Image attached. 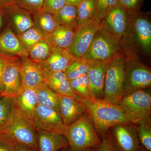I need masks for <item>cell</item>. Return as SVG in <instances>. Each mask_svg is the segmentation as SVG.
Wrapping results in <instances>:
<instances>
[{"instance_id": "cell-1", "label": "cell", "mask_w": 151, "mask_h": 151, "mask_svg": "<svg viewBox=\"0 0 151 151\" xmlns=\"http://www.w3.org/2000/svg\"><path fill=\"white\" fill-rule=\"evenodd\" d=\"M81 102L86 106V112L90 115L96 132L102 140L109 129L114 126L134 124L131 117L118 104L94 98H82Z\"/></svg>"}, {"instance_id": "cell-2", "label": "cell", "mask_w": 151, "mask_h": 151, "mask_svg": "<svg viewBox=\"0 0 151 151\" xmlns=\"http://www.w3.org/2000/svg\"><path fill=\"white\" fill-rule=\"evenodd\" d=\"M62 135L67 139L72 151L95 149L102 142L87 112L75 123L64 126Z\"/></svg>"}, {"instance_id": "cell-3", "label": "cell", "mask_w": 151, "mask_h": 151, "mask_svg": "<svg viewBox=\"0 0 151 151\" xmlns=\"http://www.w3.org/2000/svg\"><path fill=\"white\" fill-rule=\"evenodd\" d=\"M117 104L126 111L134 124L151 120V94L144 89L125 93Z\"/></svg>"}, {"instance_id": "cell-4", "label": "cell", "mask_w": 151, "mask_h": 151, "mask_svg": "<svg viewBox=\"0 0 151 151\" xmlns=\"http://www.w3.org/2000/svg\"><path fill=\"white\" fill-rule=\"evenodd\" d=\"M0 132L9 135L17 143L39 151L36 129L32 123L19 116L13 105L11 119L0 128Z\"/></svg>"}, {"instance_id": "cell-5", "label": "cell", "mask_w": 151, "mask_h": 151, "mask_svg": "<svg viewBox=\"0 0 151 151\" xmlns=\"http://www.w3.org/2000/svg\"><path fill=\"white\" fill-rule=\"evenodd\" d=\"M126 63L122 58L111 59L106 68L103 100L117 104L123 94Z\"/></svg>"}, {"instance_id": "cell-6", "label": "cell", "mask_w": 151, "mask_h": 151, "mask_svg": "<svg viewBox=\"0 0 151 151\" xmlns=\"http://www.w3.org/2000/svg\"><path fill=\"white\" fill-rule=\"evenodd\" d=\"M100 21L93 19L76 29L73 42L68 49L73 56L84 57L100 29Z\"/></svg>"}, {"instance_id": "cell-7", "label": "cell", "mask_w": 151, "mask_h": 151, "mask_svg": "<svg viewBox=\"0 0 151 151\" xmlns=\"http://www.w3.org/2000/svg\"><path fill=\"white\" fill-rule=\"evenodd\" d=\"M36 130L62 134L64 125L60 115L52 108L38 104L32 118Z\"/></svg>"}, {"instance_id": "cell-8", "label": "cell", "mask_w": 151, "mask_h": 151, "mask_svg": "<svg viewBox=\"0 0 151 151\" xmlns=\"http://www.w3.org/2000/svg\"><path fill=\"white\" fill-rule=\"evenodd\" d=\"M117 49L114 41L99 31L83 58L91 61H108L112 59Z\"/></svg>"}, {"instance_id": "cell-9", "label": "cell", "mask_w": 151, "mask_h": 151, "mask_svg": "<svg viewBox=\"0 0 151 151\" xmlns=\"http://www.w3.org/2000/svg\"><path fill=\"white\" fill-rule=\"evenodd\" d=\"M111 129V135L117 151H137L140 143L135 124H120Z\"/></svg>"}, {"instance_id": "cell-10", "label": "cell", "mask_w": 151, "mask_h": 151, "mask_svg": "<svg viewBox=\"0 0 151 151\" xmlns=\"http://www.w3.org/2000/svg\"><path fill=\"white\" fill-rule=\"evenodd\" d=\"M151 71L144 65L135 64L125 67L123 94L150 86Z\"/></svg>"}, {"instance_id": "cell-11", "label": "cell", "mask_w": 151, "mask_h": 151, "mask_svg": "<svg viewBox=\"0 0 151 151\" xmlns=\"http://www.w3.org/2000/svg\"><path fill=\"white\" fill-rule=\"evenodd\" d=\"M21 58H16L7 63L3 70L2 81L4 90L1 97L12 98L19 95L22 91L21 77L19 70Z\"/></svg>"}, {"instance_id": "cell-12", "label": "cell", "mask_w": 151, "mask_h": 151, "mask_svg": "<svg viewBox=\"0 0 151 151\" xmlns=\"http://www.w3.org/2000/svg\"><path fill=\"white\" fill-rule=\"evenodd\" d=\"M19 70L21 77L23 89H36L45 82L44 70L39 63L29 57L21 59Z\"/></svg>"}, {"instance_id": "cell-13", "label": "cell", "mask_w": 151, "mask_h": 151, "mask_svg": "<svg viewBox=\"0 0 151 151\" xmlns=\"http://www.w3.org/2000/svg\"><path fill=\"white\" fill-rule=\"evenodd\" d=\"M10 99L19 116L33 124V116L38 104L36 89H23L19 95Z\"/></svg>"}, {"instance_id": "cell-14", "label": "cell", "mask_w": 151, "mask_h": 151, "mask_svg": "<svg viewBox=\"0 0 151 151\" xmlns=\"http://www.w3.org/2000/svg\"><path fill=\"white\" fill-rule=\"evenodd\" d=\"M60 115L64 126L75 123L86 112L83 103L73 97L58 94Z\"/></svg>"}, {"instance_id": "cell-15", "label": "cell", "mask_w": 151, "mask_h": 151, "mask_svg": "<svg viewBox=\"0 0 151 151\" xmlns=\"http://www.w3.org/2000/svg\"><path fill=\"white\" fill-rule=\"evenodd\" d=\"M108 61H92L86 74L93 98H104V85Z\"/></svg>"}, {"instance_id": "cell-16", "label": "cell", "mask_w": 151, "mask_h": 151, "mask_svg": "<svg viewBox=\"0 0 151 151\" xmlns=\"http://www.w3.org/2000/svg\"><path fill=\"white\" fill-rule=\"evenodd\" d=\"M0 52L18 57L21 59L29 57L28 52L23 47L9 24L0 34Z\"/></svg>"}, {"instance_id": "cell-17", "label": "cell", "mask_w": 151, "mask_h": 151, "mask_svg": "<svg viewBox=\"0 0 151 151\" xmlns=\"http://www.w3.org/2000/svg\"><path fill=\"white\" fill-rule=\"evenodd\" d=\"M43 78L49 87L57 94L73 97L81 102L82 98L73 92L65 72L44 70Z\"/></svg>"}, {"instance_id": "cell-18", "label": "cell", "mask_w": 151, "mask_h": 151, "mask_svg": "<svg viewBox=\"0 0 151 151\" xmlns=\"http://www.w3.org/2000/svg\"><path fill=\"white\" fill-rule=\"evenodd\" d=\"M74 58L67 49L53 47L50 56L40 64L45 71L65 72Z\"/></svg>"}, {"instance_id": "cell-19", "label": "cell", "mask_w": 151, "mask_h": 151, "mask_svg": "<svg viewBox=\"0 0 151 151\" xmlns=\"http://www.w3.org/2000/svg\"><path fill=\"white\" fill-rule=\"evenodd\" d=\"M6 19L17 35L24 32L34 27L32 15L27 11L15 6L4 9Z\"/></svg>"}, {"instance_id": "cell-20", "label": "cell", "mask_w": 151, "mask_h": 151, "mask_svg": "<svg viewBox=\"0 0 151 151\" xmlns=\"http://www.w3.org/2000/svg\"><path fill=\"white\" fill-rule=\"evenodd\" d=\"M127 18V11L118 3L110 9L104 18L108 30L114 35L120 36L126 32Z\"/></svg>"}, {"instance_id": "cell-21", "label": "cell", "mask_w": 151, "mask_h": 151, "mask_svg": "<svg viewBox=\"0 0 151 151\" xmlns=\"http://www.w3.org/2000/svg\"><path fill=\"white\" fill-rule=\"evenodd\" d=\"M37 136L39 151H58L69 146L61 134L37 130Z\"/></svg>"}, {"instance_id": "cell-22", "label": "cell", "mask_w": 151, "mask_h": 151, "mask_svg": "<svg viewBox=\"0 0 151 151\" xmlns=\"http://www.w3.org/2000/svg\"><path fill=\"white\" fill-rule=\"evenodd\" d=\"M134 20V29L139 43L149 52L151 47V24L148 19L139 15H137Z\"/></svg>"}, {"instance_id": "cell-23", "label": "cell", "mask_w": 151, "mask_h": 151, "mask_svg": "<svg viewBox=\"0 0 151 151\" xmlns=\"http://www.w3.org/2000/svg\"><path fill=\"white\" fill-rule=\"evenodd\" d=\"M76 31L72 28L59 25L47 39L54 47L68 49L73 42Z\"/></svg>"}, {"instance_id": "cell-24", "label": "cell", "mask_w": 151, "mask_h": 151, "mask_svg": "<svg viewBox=\"0 0 151 151\" xmlns=\"http://www.w3.org/2000/svg\"><path fill=\"white\" fill-rule=\"evenodd\" d=\"M34 27L46 38L60 25L54 14L42 11L32 15Z\"/></svg>"}, {"instance_id": "cell-25", "label": "cell", "mask_w": 151, "mask_h": 151, "mask_svg": "<svg viewBox=\"0 0 151 151\" xmlns=\"http://www.w3.org/2000/svg\"><path fill=\"white\" fill-rule=\"evenodd\" d=\"M36 90L39 105L52 108L60 115L58 94L50 89L45 82L40 84Z\"/></svg>"}, {"instance_id": "cell-26", "label": "cell", "mask_w": 151, "mask_h": 151, "mask_svg": "<svg viewBox=\"0 0 151 151\" xmlns=\"http://www.w3.org/2000/svg\"><path fill=\"white\" fill-rule=\"evenodd\" d=\"M60 25L72 28L75 30L78 27L77 7L65 5L54 14Z\"/></svg>"}, {"instance_id": "cell-27", "label": "cell", "mask_w": 151, "mask_h": 151, "mask_svg": "<svg viewBox=\"0 0 151 151\" xmlns=\"http://www.w3.org/2000/svg\"><path fill=\"white\" fill-rule=\"evenodd\" d=\"M92 62L83 58H74L65 72L68 80H73L87 74Z\"/></svg>"}, {"instance_id": "cell-28", "label": "cell", "mask_w": 151, "mask_h": 151, "mask_svg": "<svg viewBox=\"0 0 151 151\" xmlns=\"http://www.w3.org/2000/svg\"><path fill=\"white\" fill-rule=\"evenodd\" d=\"M96 1L97 0H85L77 6V28L94 18Z\"/></svg>"}, {"instance_id": "cell-29", "label": "cell", "mask_w": 151, "mask_h": 151, "mask_svg": "<svg viewBox=\"0 0 151 151\" xmlns=\"http://www.w3.org/2000/svg\"><path fill=\"white\" fill-rule=\"evenodd\" d=\"M52 48L53 46L47 39H44L29 51V57L35 62H43L50 56Z\"/></svg>"}, {"instance_id": "cell-30", "label": "cell", "mask_w": 151, "mask_h": 151, "mask_svg": "<svg viewBox=\"0 0 151 151\" xmlns=\"http://www.w3.org/2000/svg\"><path fill=\"white\" fill-rule=\"evenodd\" d=\"M17 35L23 47L28 52L38 42L46 38L35 27Z\"/></svg>"}, {"instance_id": "cell-31", "label": "cell", "mask_w": 151, "mask_h": 151, "mask_svg": "<svg viewBox=\"0 0 151 151\" xmlns=\"http://www.w3.org/2000/svg\"><path fill=\"white\" fill-rule=\"evenodd\" d=\"M135 125L141 145L151 151V120L142 121Z\"/></svg>"}, {"instance_id": "cell-32", "label": "cell", "mask_w": 151, "mask_h": 151, "mask_svg": "<svg viewBox=\"0 0 151 151\" xmlns=\"http://www.w3.org/2000/svg\"><path fill=\"white\" fill-rule=\"evenodd\" d=\"M69 82L73 92L79 97L83 99L93 98L90 92L89 81L86 74L70 80Z\"/></svg>"}, {"instance_id": "cell-33", "label": "cell", "mask_w": 151, "mask_h": 151, "mask_svg": "<svg viewBox=\"0 0 151 151\" xmlns=\"http://www.w3.org/2000/svg\"><path fill=\"white\" fill-rule=\"evenodd\" d=\"M45 0H17L16 6L31 15L43 11Z\"/></svg>"}, {"instance_id": "cell-34", "label": "cell", "mask_w": 151, "mask_h": 151, "mask_svg": "<svg viewBox=\"0 0 151 151\" xmlns=\"http://www.w3.org/2000/svg\"><path fill=\"white\" fill-rule=\"evenodd\" d=\"M12 103L10 98L0 96V128L9 121L12 116Z\"/></svg>"}, {"instance_id": "cell-35", "label": "cell", "mask_w": 151, "mask_h": 151, "mask_svg": "<svg viewBox=\"0 0 151 151\" xmlns=\"http://www.w3.org/2000/svg\"><path fill=\"white\" fill-rule=\"evenodd\" d=\"M118 3V0H97L94 19L100 20L104 18L110 9Z\"/></svg>"}, {"instance_id": "cell-36", "label": "cell", "mask_w": 151, "mask_h": 151, "mask_svg": "<svg viewBox=\"0 0 151 151\" xmlns=\"http://www.w3.org/2000/svg\"><path fill=\"white\" fill-rule=\"evenodd\" d=\"M17 143L9 135L0 132V151H14Z\"/></svg>"}, {"instance_id": "cell-37", "label": "cell", "mask_w": 151, "mask_h": 151, "mask_svg": "<svg viewBox=\"0 0 151 151\" xmlns=\"http://www.w3.org/2000/svg\"><path fill=\"white\" fill-rule=\"evenodd\" d=\"M65 5V0H45L43 11L54 14Z\"/></svg>"}, {"instance_id": "cell-38", "label": "cell", "mask_w": 151, "mask_h": 151, "mask_svg": "<svg viewBox=\"0 0 151 151\" xmlns=\"http://www.w3.org/2000/svg\"><path fill=\"white\" fill-rule=\"evenodd\" d=\"M94 151H117L112 136L109 134V132L102 140L100 145L94 149Z\"/></svg>"}, {"instance_id": "cell-39", "label": "cell", "mask_w": 151, "mask_h": 151, "mask_svg": "<svg viewBox=\"0 0 151 151\" xmlns=\"http://www.w3.org/2000/svg\"><path fill=\"white\" fill-rule=\"evenodd\" d=\"M143 0H118V2L127 12L134 13L140 6Z\"/></svg>"}, {"instance_id": "cell-40", "label": "cell", "mask_w": 151, "mask_h": 151, "mask_svg": "<svg viewBox=\"0 0 151 151\" xmlns=\"http://www.w3.org/2000/svg\"><path fill=\"white\" fill-rule=\"evenodd\" d=\"M19 57L16 56L7 55L0 52V94L4 90V86L2 81V74L5 66L7 63Z\"/></svg>"}, {"instance_id": "cell-41", "label": "cell", "mask_w": 151, "mask_h": 151, "mask_svg": "<svg viewBox=\"0 0 151 151\" xmlns=\"http://www.w3.org/2000/svg\"><path fill=\"white\" fill-rule=\"evenodd\" d=\"M17 0H0V6L4 9L14 6L16 4Z\"/></svg>"}, {"instance_id": "cell-42", "label": "cell", "mask_w": 151, "mask_h": 151, "mask_svg": "<svg viewBox=\"0 0 151 151\" xmlns=\"http://www.w3.org/2000/svg\"><path fill=\"white\" fill-rule=\"evenodd\" d=\"M14 151H37L29 146L17 143Z\"/></svg>"}, {"instance_id": "cell-43", "label": "cell", "mask_w": 151, "mask_h": 151, "mask_svg": "<svg viewBox=\"0 0 151 151\" xmlns=\"http://www.w3.org/2000/svg\"><path fill=\"white\" fill-rule=\"evenodd\" d=\"M5 20H6V19L4 9L0 6V31L2 28L4 22Z\"/></svg>"}, {"instance_id": "cell-44", "label": "cell", "mask_w": 151, "mask_h": 151, "mask_svg": "<svg viewBox=\"0 0 151 151\" xmlns=\"http://www.w3.org/2000/svg\"><path fill=\"white\" fill-rule=\"evenodd\" d=\"M66 5L77 7V6L85 0H65Z\"/></svg>"}, {"instance_id": "cell-45", "label": "cell", "mask_w": 151, "mask_h": 151, "mask_svg": "<svg viewBox=\"0 0 151 151\" xmlns=\"http://www.w3.org/2000/svg\"><path fill=\"white\" fill-rule=\"evenodd\" d=\"M137 151H150L149 150H147L145 147H143L142 145L140 144L139 148L138 149Z\"/></svg>"}, {"instance_id": "cell-46", "label": "cell", "mask_w": 151, "mask_h": 151, "mask_svg": "<svg viewBox=\"0 0 151 151\" xmlns=\"http://www.w3.org/2000/svg\"><path fill=\"white\" fill-rule=\"evenodd\" d=\"M58 151H71V149H70V147L69 146H67V147H65L64 148L61 149V150H60Z\"/></svg>"}, {"instance_id": "cell-47", "label": "cell", "mask_w": 151, "mask_h": 151, "mask_svg": "<svg viewBox=\"0 0 151 151\" xmlns=\"http://www.w3.org/2000/svg\"><path fill=\"white\" fill-rule=\"evenodd\" d=\"M94 149H87V150H85L83 151H94Z\"/></svg>"}]
</instances>
